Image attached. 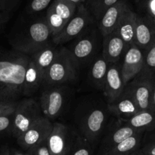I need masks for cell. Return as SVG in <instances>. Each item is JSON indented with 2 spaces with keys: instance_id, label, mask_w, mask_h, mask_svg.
Returning <instances> with one entry per match:
<instances>
[{
  "instance_id": "cell-1",
  "label": "cell",
  "mask_w": 155,
  "mask_h": 155,
  "mask_svg": "<svg viewBox=\"0 0 155 155\" xmlns=\"http://www.w3.org/2000/svg\"><path fill=\"white\" fill-rule=\"evenodd\" d=\"M30 56L16 50H0V101H18Z\"/></svg>"
},
{
  "instance_id": "cell-2",
  "label": "cell",
  "mask_w": 155,
  "mask_h": 155,
  "mask_svg": "<svg viewBox=\"0 0 155 155\" xmlns=\"http://www.w3.org/2000/svg\"><path fill=\"white\" fill-rule=\"evenodd\" d=\"M109 113L107 103L99 101H89L81 105L76 113L79 134L94 147L107 130Z\"/></svg>"
},
{
  "instance_id": "cell-3",
  "label": "cell",
  "mask_w": 155,
  "mask_h": 155,
  "mask_svg": "<svg viewBox=\"0 0 155 155\" xmlns=\"http://www.w3.org/2000/svg\"><path fill=\"white\" fill-rule=\"evenodd\" d=\"M52 41V34L45 16L37 18L21 27L10 39L13 49L31 56Z\"/></svg>"
},
{
  "instance_id": "cell-4",
  "label": "cell",
  "mask_w": 155,
  "mask_h": 155,
  "mask_svg": "<svg viewBox=\"0 0 155 155\" xmlns=\"http://www.w3.org/2000/svg\"><path fill=\"white\" fill-rule=\"evenodd\" d=\"M102 37L94 22L83 31L67 47L78 70L90 64L98 55Z\"/></svg>"
},
{
  "instance_id": "cell-5",
  "label": "cell",
  "mask_w": 155,
  "mask_h": 155,
  "mask_svg": "<svg viewBox=\"0 0 155 155\" xmlns=\"http://www.w3.org/2000/svg\"><path fill=\"white\" fill-rule=\"evenodd\" d=\"M78 71L67 47L59 46L54 61L46 71L43 85L59 86L72 82Z\"/></svg>"
},
{
  "instance_id": "cell-6",
  "label": "cell",
  "mask_w": 155,
  "mask_h": 155,
  "mask_svg": "<svg viewBox=\"0 0 155 155\" xmlns=\"http://www.w3.org/2000/svg\"><path fill=\"white\" fill-rule=\"evenodd\" d=\"M94 22L96 21L84 4L78 5L71 18L59 34L52 37V41L56 45L62 46L78 37Z\"/></svg>"
},
{
  "instance_id": "cell-7",
  "label": "cell",
  "mask_w": 155,
  "mask_h": 155,
  "mask_svg": "<svg viewBox=\"0 0 155 155\" xmlns=\"http://www.w3.org/2000/svg\"><path fill=\"white\" fill-rule=\"evenodd\" d=\"M42 111L37 101L32 98L18 101L13 116L12 135L15 138L23 134L36 120L40 118Z\"/></svg>"
},
{
  "instance_id": "cell-8",
  "label": "cell",
  "mask_w": 155,
  "mask_h": 155,
  "mask_svg": "<svg viewBox=\"0 0 155 155\" xmlns=\"http://www.w3.org/2000/svg\"><path fill=\"white\" fill-rule=\"evenodd\" d=\"M68 88L66 84L44 86L40 97V106L45 117L55 119L62 114L68 102Z\"/></svg>"
},
{
  "instance_id": "cell-9",
  "label": "cell",
  "mask_w": 155,
  "mask_h": 155,
  "mask_svg": "<svg viewBox=\"0 0 155 155\" xmlns=\"http://www.w3.org/2000/svg\"><path fill=\"white\" fill-rule=\"evenodd\" d=\"M77 5L68 0H53L46 11L45 18L52 37L59 34L71 18Z\"/></svg>"
},
{
  "instance_id": "cell-10",
  "label": "cell",
  "mask_w": 155,
  "mask_h": 155,
  "mask_svg": "<svg viewBox=\"0 0 155 155\" xmlns=\"http://www.w3.org/2000/svg\"><path fill=\"white\" fill-rule=\"evenodd\" d=\"M74 133L68 126L62 123L53 124L51 132L47 138L50 155H68L75 140Z\"/></svg>"
},
{
  "instance_id": "cell-11",
  "label": "cell",
  "mask_w": 155,
  "mask_h": 155,
  "mask_svg": "<svg viewBox=\"0 0 155 155\" xmlns=\"http://www.w3.org/2000/svg\"><path fill=\"white\" fill-rule=\"evenodd\" d=\"M53 128V123L45 116L37 119L23 134L16 138L17 143L24 150H29L46 140Z\"/></svg>"
},
{
  "instance_id": "cell-12",
  "label": "cell",
  "mask_w": 155,
  "mask_h": 155,
  "mask_svg": "<svg viewBox=\"0 0 155 155\" xmlns=\"http://www.w3.org/2000/svg\"><path fill=\"white\" fill-rule=\"evenodd\" d=\"M153 78L139 73L126 84L133 96L139 111L150 110Z\"/></svg>"
},
{
  "instance_id": "cell-13",
  "label": "cell",
  "mask_w": 155,
  "mask_h": 155,
  "mask_svg": "<svg viewBox=\"0 0 155 155\" xmlns=\"http://www.w3.org/2000/svg\"><path fill=\"white\" fill-rule=\"evenodd\" d=\"M143 65L144 51L135 44L129 46L120 62V68L125 84L134 79L141 72Z\"/></svg>"
},
{
  "instance_id": "cell-14",
  "label": "cell",
  "mask_w": 155,
  "mask_h": 155,
  "mask_svg": "<svg viewBox=\"0 0 155 155\" xmlns=\"http://www.w3.org/2000/svg\"><path fill=\"white\" fill-rule=\"evenodd\" d=\"M136 133L142 132H138L124 121L118 120L116 123L110 126L109 129H107L101 140V144L97 155H101L109 149Z\"/></svg>"
},
{
  "instance_id": "cell-15",
  "label": "cell",
  "mask_w": 155,
  "mask_h": 155,
  "mask_svg": "<svg viewBox=\"0 0 155 155\" xmlns=\"http://www.w3.org/2000/svg\"><path fill=\"white\" fill-rule=\"evenodd\" d=\"M110 113L121 121H126L139 112L133 96L127 87L113 102L107 104Z\"/></svg>"
},
{
  "instance_id": "cell-16",
  "label": "cell",
  "mask_w": 155,
  "mask_h": 155,
  "mask_svg": "<svg viewBox=\"0 0 155 155\" xmlns=\"http://www.w3.org/2000/svg\"><path fill=\"white\" fill-rule=\"evenodd\" d=\"M126 84L123 79L120 62L110 63L106 76L104 94L107 104L113 102L124 91Z\"/></svg>"
},
{
  "instance_id": "cell-17",
  "label": "cell",
  "mask_w": 155,
  "mask_h": 155,
  "mask_svg": "<svg viewBox=\"0 0 155 155\" xmlns=\"http://www.w3.org/2000/svg\"><path fill=\"white\" fill-rule=\"evenodd\" d=\"M127 46L117 31L102 37V55L109 63L121 62Z\"/></svg>"
},
{
  "instance_id": "cell-18",
  "label": "cell",
  "mask_w": 155,
  "mask_h": 155,
  "mask_svg": "<svg viewBox=\"0 0 155 155\" xmlns=\"http://www.w3.org/2000/svg\"><path fill=\"white\" fill-rule=\"evenodd\" d=\"M155 41V23L147 16L137 13L135 44L144 51Z\"/></svg>"
},
{
  "instance_id": "cell-19",
  "label": "cell",
  "mask_w": 155,
  "mask_h": 155,
  "mask_svg": "<svg viewBox=\"0 0 155 155\" xmlns=\"http://www.w3.org/2000/svg\"><path fill=\"white\" fill-rule=\"evenodd\" d=\"M128 3L129 0H121L115 5H112L103 14L101 19L96 22L102 37L109 34L116 29Z\"/></svg>"
},
{
  "instance_id": "cell-20",
  "label": "cell",
  "mask_w": 155,
  "mask_h": 155,
  "mask_svg": "<svg viewBox=\"0 0 155 155\" xmlns=\"http://www.w3.org/2000/svg\"><path fill=\"white\" fill-rule=\"evenodd\" d=\"M136 17L137 13L133 11L129 3H128L116 29L126 43L127 47L135 44Z\"/></svg>"
},
{
  "instance_id": "cell-21",
  "label": "cell",
  "mask_w": 155,
  "mask_h": 155,
  "mask_svg": "<svg viewBox=\"0 0 155 155\" xmlns=\"http://www.w3.org/2000/svg\"><path fill=\"white\" fill-rule=\"evenodd\" d=\"M44 74L37 67L34 61L30 56L27 65L23 87V96L29 97L35 94L44 84Z\"/></svg>"
},
{
  "instance_id": "cell-22",
  "label": "cell",
  "mask_w": 155,
  "mask_h": 155,
  "mask_svg": "<svg viewBox=\"0 0 155 155\" xmlns=\"http://www.w3.org/2000/svg\"><path fill=\"white\" fill-rule=\"evenodd\" d=\"M109 65L110 63L103 56L102 53L98 54L91 62L87 78L94 87L104 91Z\"/></svg>"
},
{
  "instance_id": "cell-23",
  "label": "cell",
  "mask_w": 155,
  "mask_h": 155,
  "mask_svg": "<svg viewBox=\"0 0 155 155\" xmlns=\"http://www.w3.org/2000/svg\"><path fill=\"white\" fill-rule=\"evenodd\" d=\"M124 122L138 132H152L155 130V112L141 110Z\"/></svg>"
},
{
  "instance_id": "cell-24",
  "label": "cell",
  "mask_w": 155,
  "mask_h": 155,
  "mask_svg": "<svg viewBox=\"0 0 155 155\" xmlns=\"http://www.w3.org/2000/svg\"><path fill=\"white\" fill-rule=\"evenodd\" d=\"M144 133H136L112 148L103 153L101 155H131L138 151L141 146Z\"/></svg>"
},
{
  "instance_id": "cell-25",
  "label": "cell",
  "mask_w": 155,
  "mask_h": 155,
  "mask_svg": "<svg viewBox=\"0 0 155 155\" xmlns=\"http://www.w3.org/2000/svg\"><path fill=\"white\" fill-rule=\"evenodd\" d=\"M59 47V46L56 45L53 41H51L45 47L30 56L44 75L49 67L54 61Z\"/></svg>"
},
{
  "instance_id": "cell-26",
  "label": "cell",
  "mask_w": 155,
  "mask_h": 155,
  "mask_svg": "<svg viewBox=\"0 0 155 155\" xmlns=\"http://www.w3.org/2000/svg\"><path fill=\"white\" fill-rule=\"evenodd\" d=\"M120 1L121 0H86L84 5L97 22L110 7Z\"/></svg>"
},
{
  "instance_id": "cell-27",
  "label": "cell",
  "mask_w": 155,
  "mask_h": 155,
  "mask_svg": "<svg viewBox=\"0 0 155 155\" xmlns=\"http://www.w3.org/2000/svg\"><path fill=\"white\" fill-rule=\"evenodd\" d=\"M68 155H95L94 146L80 134H77Z\"/></svg>"
},
{
  "instance_id": "cell-28",
  "label": "cell",
  "mask_w": 155,
  "mask_h": 155,
  "mask_svg": "<svg viewBox=\"0 0 155 155\" xmlns=\"http://www.w3.org/2000/svg\"><path fill=\"white\" fill-rule=\"evenodd\" d=\"M141 74L155 77V41L144 51V65Z\"/></svg>"
},
{
  "instance_id": "cell-29",
  "label": "cell",
  "mask_w": 155,
  "mask_h": 155,
  "mask_svg": "<svg viewBox=\"0 0 155 155\" xmlns=\"http://www.w3.org/2000/svg\"><path fill=\"white\" fill-rule=\"evenodd\" d=\"M155 131V130H154ZM154 131L146 132L143 137L139 153L142 155H155V132Z\"/></svg>"
},
{
  "instance_id": "cell-30",
  "label": "cell",
  "mask_w": 155,
  "mask_h": 155,
  "mask_svg": "<svg viewBox=\"0 0 155 155\" xmlns=\"http://www.w3.org/2000/svg\"><path fill=\"white\" fill-rule=\"evenodd\" d=\"M53 0H28L26 12L29 15H36L47 9Z\"/></svg>"
},
{
  "instance_id": "cell-31",
  "label": "cell",
  "mask_w": 155,
  "mask_h": 155,
  "mask_svg": "<svg viewBox=\"0 0 155 155\" xmlns=\"http://www.w3.org/2000/svg\"><path fill=\"white\" fill-rule=\"evenodd\" d=\"M136 4L141 14L145 15L155 23V0H139Z\"/></svg>"
},
{
  "instance_id": "cell-32",
  "label": "cell",
  "mask_w": 155,
  "mask_h": 155,
  "mask_svg": "<svg viewBox=\"0 0 155 155\" xmlns=\"http://www.w3.org/2000/svg\"><path fill=\"white\" fill-rule=\"evenodd\" d=\"M14 113L0 117V135L11 133L12 131Z\"/></svg>"
},
{
  "instance_id": "cell-33",
  "label": "cell",
  "mask_w": 155,
  "mask_h": 155,
  "mask_svg": "<svg viewBox=\"0 0 155 155\" xmlns=\"http://www.w3.org/2000/svg\"><path fill=\"white\" fill-rule=\"evenodd\" d=\"M18 101H0V117L14 113Z\"/></svg>"
},
{
  "instance_id": "cell-34",
  "label": "cell",
  "mask_w": 155,
  "mask_h": 155,
  "mask_svg": "<svg viewBox=\"0 0 155 155\" xmlns=\"http://www.w3.org/2000/svg\"><path fill=\"white\" fill-rule=\"evenodd\" d=\"M26 151L30 155H50V150H49L48 146H47V139Z\"/></svg>"
},
{
  "instance_id": "cell-35",
  "label": "cell",
  "mask_w": 155,
  "mask_h": 155,
  "mask_svg": "<svg viewBox=\"0 0 155 155\" xmlns=\"http://www.w3.org/2000/svg\"><path fill=\"white\" fill-rule=\"evenodd\" d=\"M21 0H0V12L11 13L14 11Z\"/></svg>"
},
{
  "instance_id": "cell-36",
  "label": "cell",
  "mask_w": 155,
  "mask_h": 155,
  "mask_svg": "<svg viewBox=\"0 0 155 155\" xmlns=\"http://www.w3.org/2000/svg\"><path fill=\"white\" fill-rule=\"evenodd\" d=\"M11 16V13L0 12V32L3 29L5 25L8 21Z\"/></svg>"
},
{
  "instance_id": "cell-37",
  "label": "cell",
  "mask_w": 155,
  "mask_h": 155,
  "mask_svg": "<svg viewBox=\"0 0 155 155\" xmlns=\"http://www.w3.org/2000/svg\"><path fill=\"white\" fill-rule=\"evenodd\" d=\"M150 110L155 112V77L153 81V91H152V97H151V105H150Z\"/></svg>"
},
{
  "instance_id": "cell-38",
  "label": "cell",
  "mask_w": 155,
  "mask_h": 155,
  "mask_svg": "<svg viewBox=\"0 0 155 155\" xmlns=\"http://www.w3.org/2000/svg\"><path fill=\"white\" fill-rule=\"evenodd\" d=\"M10 151H11V155H30L26 150H20V149L17 148H10Z\"/></svg>"
},
{
  "instance_id": "cell-39",
  "label": "cell",
  "mask_w": 155,
  "mask_h": 155,
  "mask_svg": "<svg viewBox=\"0 0 155 155\" xmlns=\"http://www.w3.org/2000/svg\"><path fill=\"white\" fill-rule=\"evenodd\" d=\"M0 155H11V151H10L9 147H1V148H0Z\"/></svg>"
},
{
  "instance_id": "cell-40",
  "label": "cell",
  "mask_w": 155,
  "mask_h": 155,
  "mask_svg": "<svg viewBox=\"0 0 155 155\" xmlns=\"http://www.w3.org/2000/svg\"><path fill=\"white\" fill-rule=\"evenodd\" d=\"M69 2H72V3L75 4L76 5H81V4H84V2H85L86 0H68Z\"/></svg>"
},
{
  "instance_id": "cell-41",
  "label": "cell",
  "mask_w": 155,
  "mask_h": 155,
  "mask_svg": "<svg viewBox=\"0 0 155 155\" xmlns=\"http://www.w3.org/2000/svg\"><path fill=\"white\" fill-rule=\"evenodd\" d=\"M134 155H142V154H141V153H139V150H138V151H137V152H136V153H135V154H134Z\"/></svg>"
},
{
  "instance_id": "cell-42",
  "label": "cell",
  "mask_w": 155,
  "mask_h": 155,
  "mask_svg": "<svg viewBox=\"0 0 155 155\" xmlns=\"http://www.w3.org/2000/svg\"><path fill=\"white\" fill-rule=\"evenodd\" d=\"M138 1H139V0H135V2H138Z\"/></svg>"
},
{
  "instance_id": "cell-43",
  "label": "cell",
  "mask_w": 155,
  "mask_h": 155,
  "mask_svg": "<svg viewBox=\"0 0 155 155\" xmlns=\"http://www.w3.org/2000/svg\"><path fill=\"white\" fill-rule=\"evenodd\" d=\"M136 152H137V151H136ZM136 152H135V153H132V154H131V155H134V154H135V153H136Z\"/></svg>"
}]
</instances>
